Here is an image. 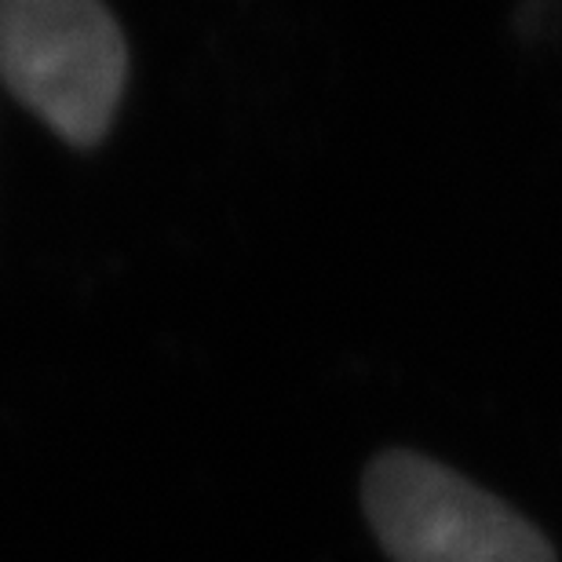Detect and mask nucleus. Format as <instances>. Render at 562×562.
Listing matches in <instances>:
<instances>
[{
    "label": "nucleus",
    "mask_w": 562,
    "mask_h": 562,
    "mask_svg": "<svg viewBox=\"0 0 562 562\" xmlns=\"http://www.w3.org/2000/svg\"><path fill=\"white\" fill-rule=\"evenodd\" d=\"M362 512L391 562H559L526 515L417 449L369 460Z\"/></svg>",
    "instance_id": "obj_2"
},
{
    "label": "nucleus",
    "mask_w": 562,
    "mask_h": 562,
    "mask_svg": "<svg viewBox=\"0 0 562 562\" xmlns=\"http://www.w3.org/2000/svg\"><path fill=\"white\" fill-rule=\"evenodd\" d=\"M0 81L74 150L114 128L128 44L99 0H0Z\"/></svg>",
    "instance_id": "obj_1"
}]
</instances>
